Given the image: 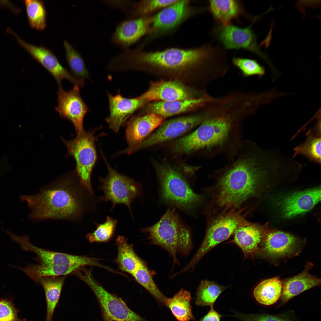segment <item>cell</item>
Wrapping results in <instances>:
<instances>
[{
    "mask_svg": "<svg viewBox=\"0 0 321 321\" xmlns=\"http://www.w3.org/2000/svg\"><path fill=\"white\" fill-rule=\"evenodd\" d=\"M204 119L198 128L177 140L172 146L179 154L202 152L210 159L220 155L227 162L234 158L243 143L244 121L255 114L252 100L240 91L211 96L204 106Z\"/></svg>",
    "mask_w": 321,
    "mask_h": 321,
    "instance_id": "1",
    "label": "cell"
},
{
    "mask_svg": "<svg viewBox=\"0 0 321 321\" xmlns=\"http://www.w3.org/2000/svg\"><path fill=\"white\" fill-rule=\"evenodd\" d=\"M285 167L284 158L275 149L244 140L234 158L212 173L215 182L205 212L215 215L241 208L268 177L281 174Z\"/></svg>",
    "mask_w": 321,
    "mask_h": 321,
    "instance_id": "2",
    "label": "cell"
},
{
    "mask_svg": "<svg viewBox=\"0 0 321 321\" xmlns=\"http://www.w3.org/2000/svg\"><path fill=\"white\" fill-rule=\"evenodd\" d=\"M125 61L131 71L145 67L171 70L199 68L212 81L222 71L224 54L220 45L212 43L193 48H172L157 51H144L141 45L127 50Z\"/></svg>",
    "mask_w": 321,
    "mask_h": 321,
    "instance_id": "3",
    "label": "cell"
},
{
    "mask_svg": "<svg viewBox=\"0 0 321 321\" xmlns=\"http://www.w3.org/2000/svg\"><path fill=\"white\" fill-rule=\"evenodd\" d=\"M77 178L74 172L69 173L36 194L21 195V201L26 202L31 210L29 218L35 221L81 219L85 210L84 189L77 183Z\"/></svg>",
    "mask_w": 321,
    "mask_h": 321,
    "instance_id": "4",
    "label": "cell"
},
{
    "mask_svg": "<svg viewBox=\"0 0 321 321\" xmlns=\"http://www.w3.org/2000/svg\"><path fill=\"white\" fill-rule=\"evenodd\" d=\"M8 234L13 241L19 244L22 250L33 252L37 255V257L33 259L38 264H28L24 268L16 267L25 273L36 284L41 277L67 276L86 266L107 268L96 258L44 249L31 244L27 235L18 236L10 232Z\"/></svg>",
    "mask_w": 321,
    "mask_h": 321,
    "instance_id": "5",
    "label": "cell"
},
{
    "mask_svg": "<svg viewBox=\"0 0 321 321\" xmlns=\"http://www.w3.org/2000/svg\"><path fill=\"white\" fill-rule=\"evenodd\" d=\"M152 244L166 250L172 257L173 264H179L177 255L189 254L193 247L191 233L174 209H169L152 226L142 229Z\"/></svg>",
    "mask_w": 321,
    "mask_h": 321,
    "instance_id": "6",
    "label": "cell"
},
{
    "mask_svg": "<svg viewBox=\"0 0 321 321\" xmlns=\"http://www.w3.org/2000/svg\"><path fill=\"white\" fill-rule=\"evenodd\" d=\"M246 208L232 209L224 213L212 215L207 224L204 238L193 258L183 268L186 271L193 268L202 257L213 248L229 238L237 227L246 220L248 214L243 213Z\"/></svg>",
    "mask_w": 321,
    "mask_h": 321,
    "instance_id": "7",
    "label": "cell"
},
{
    "mask_svg": "<svg viewBox=\"0 0 321 321\" xmlns=\"http://www.w3.org/2000/svg\"><path fill=\"white\" fill-rule=\"evenodd\" d=\"M98 129L84 130L72 140L66 141L61 138L67 148V155L72 156L75 160L74 172L80 185L91 195L94 194L91 177L97 160L95 135Z\"/></svg>",
    "mask_w": 321,
    "mask_h": 321,
    "instance_id": "8",
    "label": "cell"
},
{
    "mask_svg": "<svg viewBox=\"0 0 321 321\" xmlns=\"http://www.w3.org/2000/svg\"><path fill=\"white\" fill-rule=\"evenodd\" d=\"M92 269L85 267L73 275L84 281L95 296L100 305L103 321H147L132 310L121 298L106 290L93 278Z\"/></svg>",
    "mask_w": 321,
    "mask_h": 321,
    "instance_id": "9",
    "label": "cell"
},
{
    "mask_svg": "<svg viewBox=\"0 0 321 321\" xmlns=\"http://www.w3.org/2000/svg\"><path fill=\"white\" fill-rule=\"evenodd\" d=\"M161 185L162 197L166 202L183 209H190L201 196L194 193L181 175L169 164H155Z\"/></svg>",
    "mask_w": 321,
    "mask_h": 321,
    "instance_id": "10",
    "label": "cell"
},
{
    "mask_svg": "<svg viewBox=\"0 0 321 321\" xmlns=\"http://www.w3.org/2000/svg\"><path fill=\"white\" fill-rule=\"evenodd\" d=\"M102 155L108 168V174L105 178H99L102 184L98 188L104 194L100 200L105 202H111V210L118 204L125 205L132 216L131 203L133 200L141 195L140 186L133 179L118 173L111 167Z\"/></svg>",
    "mask_w": 321,
    "mask_h": 321,
    "instance_id": "11",
    "label": "cell"
},
{
    "mask_svg": "<svg viewBox=\"0 0 321 321\" xmlns=\"http://www.w3.org/2000/svg\"><path fill=\"white\" fill-rule=\"evenodd\" d=\"M7 31L15 36L18 43L52 75L59 87L62 86V81L64 79L80 88L83 86L84 80L77 78L70 73L51 50L43 46H37L26 42L10 28Z\"/></svg>",
    "mask_w": 321,
    "mask_h": 321,
    "instance_id": "12",
    "label": "cell"
},
{
    "mask_svg": "<svg viewBox=\"0 0 321 321\" xmlns=\"http://www.w3.org/2000/svg\"><path fill=\"white\" fill-rule=\"evenodd\" d=\"M203 112L179 117L163 122L154 133L133 150V152L168 141L199 125L204 119Z\"/></svg>",
    "mask_w": 321,
    "mask_h": 321,
    "instance_id": "13",
    "label": "cell"
},
{
    "mask_svg": "<svg viewBox=\"0 0 321 321\" xmlns=\"http://www.w3.org/2000/svg\"><path fill=\"white\" fill-rule=\"evenodd\" d=\"M251 25L243 28L231 24L221 26L218 31L219 39L226 49H243L257 54L273 70L274 68L268 57L257 44L256 36L251 28Z\"/></svg>",
    "mask_w": 321,
    "mask_h": 321,
    "instance_id": "14",
    "label": "cell"
},
{
    "mask_svg": "<svg viewBox=\"0 0 321 321\" xmlns=\"http://www.w3.org/2000/svg\"><path fill=\"white\" fill-rule=\"evenodd\" d=\"M80 89L74 86L73 89L66 91L62 86L59 87L57 91L58 105L55 108L61 118L72 122L77 134L84 130V119L89 110L80 95Z\"/></svg>",
    "mask_w": 321,
    "mask_h": 321,
    "instance_id": "15",
    "label": "cell"
},
{
    "mask_svg": "<svg viewBox=\"0 0 321 321\" xmlns=\"http://www.w3.org/2000/svg\"><path fill=\"white\" fill-rule=\"evenodd\" d=\"M190 1L177 0L152 16L149 34L164 32L171 30L188 17L203 10L191 7Z\"/></svg>",
    "mask_w": 321,
    "mask_h": 321,
    "instance_id": "16",
    "label": "cell"
},
{
    "mask_svg": "<svg viewBox=\"0 0 321 321\" xmlns=\"http://www.w3.org/2000/svg\"><path fill=\"white\" fill-rule=\"evenodd\" d=\"M164 118L153 113L132 117L128 122L126 136L129 147L120 152L129 154L130 152L146 139L163 122Z\"/></svg>",
    "mask_w": 321,
    "mask_h": 321,
    "instance_id": "17",
    "label": "cell"
},
{
    "mask_svg": "<svg viewBox=\"0 0 321 321\" xmlns=\"http://www.w3.org/2000/svg\"><path fill=\"white\" fill-rule=\"evenodd\" d=\"M109 115L106 119L110 128L115 132L137 110L147 102L140 96L125 98L119 93L113 95L108 92Z\"/></svg>",
    "mask_w": 321,
    "mask_h": 321,
    "instance_id": "18",
    "label": "cell"
},
{
    "mask_svg": "<svg viewBox=\"0 0 321 321\" xmlns=\"http://www.w3.org/2000/svg\"><path fill=\"white\" fill-rule=\"evenodd\" d=\"M152 16L127 19L117 26L111 38V43L125 49L149 34Z\"/></svg>",
    "mask_w": 321,
    "mask_h": 321,
    "instance_id": "19",
    "label": "cell"
},
{
    "mask_svg": "<svg viewBox=\"0 0 321 321\" xmlns=\"http://www.w3.org/2000/svg\"><path fill=\"white\" fill-rule=\"evenodd\" d=\"M321 188L316 187L294 192L284 197L281 203L284 216L292 218L311 210L321 200Z\"/></svg>",
    "mask_w": 321,
    "mask_h": 321,
    "instance_id": "20",
    "label": "cell"
},
{
    "mask_svg": "<svg viewBox=\"0 0 321 321\" xmlns=\"http://www.w3.org/2000/svg\"><path fill=\"white\" fill-rule=\"evenodd\" d=\"M261 251L270 258L277 259L294 254L299 248L300 241L287 233L274 231L266 235Z\"/></svg>",
    "mask_w": 321,
    "mask_h": 321,
    "instance_id": "21",
    "label": "cell"
},
{
    "mask_svg": "<svg viewBox=\"0 0 321 321\" xmlns=\"http://www.w3.org/2000/svg\"><path fill=\"white\" fill-rule=\"evenodd\" d=\"M211 96L207 93L199 97L171 101H154L149 103L144 109L165 118L203 107Z\"/></svg>",
    "mask_w": 321,
    "mask_h": 321,
    "instance_id": "22",
    "label": "cell"
},
{
    "mask_svg": "<svg viewBox=\"0 0 321 321\" xmlns=\"http://www.w3.org/2000/svg\"><path fill=\"white\" fill-rule=\"evenodd\" d=\"M266 234L260 226L246 220L235 231L232 242L240 248L245 257H247L259 251L258 245Z\"/></svg>",
    "mask_w": 321,
    "mask_h": 321,
    "instance_id": "23",
    "label": "cell"
},
{
    "mask_svg": "<svg viewBox=\"0 0 321 321\" xmlns=\"http://www.w3.org/2000/svg\"><path fill=\"white\" fill-rule=\"evenodd\" d=\"M313 266L312 263L307 262L302 272L284 281L280 298L281 301L278 307L283 306L291 299L303 292L320 285V278L309 273V270Z\"/></svg>",
    "mask_w": 321,
    "mask_h": 321,
    "instance_id": "24",
    "label": "cell"
},
{
    "mask_svg": "<svg viewBox=\"0 0 321 321\" xmlns=\"http://www.w3.org/2000/svg\"><path fill=\"white\" fill-rule=\"evenodd\" d=\"M140 96L147 102L171 101L190 98L185 87L181 83L174 81L152 82L148 90Z\"/></svg>",
    "mask_w": 321,
    "mask_h": 321,
    "instance_id": "25",
    "label": "cell"
},
{
    "mask_svg": "<svg viewBox=\"0 0 321 321\" xmlns=\"http://www.w3.org/2000/svg\"><path fill=\"white\" fill-rule=\"evenodd\" d=\"M320 118L306 133V139L293 149L292 158L298 155L306 158L310 161L320 165L321 162V133Z\"/></svg>",
    "mask_w": 321,
    "mask_h": 321,
    "instance_id": "26",
    "label": "cell"
},
{
    "mask_svg": "<svg viewBox=\"0 0 321 321\" xmlns=\"http://www.w3.org/2000/svg\"><path fill=\"white\" fill-rule=\"evenodd\" d=\"M240 1L234 0H211L208 9L214 19L221 26L231 24L232 20L238 17L243 12Z\"/></svg>",
    "mask_w": 321,
    "mask_h": 321,
    "instance_id": "27",
    "label": "cell"
},
{
    "mask_svg": "<svg viewBox=\"0 0 321 321\" xmlns=\"http://www.w3.org/2000/svg\"><path fill=\"white\" fill-rule=\"evenodd\" d=\"M67 276H48L40 278L37 284L43 287L47 303L45 321H52L59 302L65 279Z\"/></svg>",
    "mask_w": 321,
    "mask_h": 321,
    "instance_id": "28",
    "label": "cell"
},
{
    "mask_svg": "<svg viewBox=\"0 0 321 321\" xmlns=\"http://www.w3.org/2000/svg\"><path fill=\"white\" fill-rule=\"evenodd\" d=\"M117 255L116 262L122 271L132 275L143 262L135 253L133 246L124 236L119 235L116 240Z\"/></svg>",
    "mask_w": 321,
    "mask_h": 321,
    "instance_id": "29",
    "label": "cell"
},
{
    "mask_svg": "<svg viewBox=\"0 0 321 321\" xmlns=\"http://www.w3.org/2000/svg\"><path fill=\"white\" fill-rule=\"evenodd\" d=\"M190 292L181 289L173 297L167 298L165 306L168 308L178 321L194 320L191 304Z\"/></svg>",
    "mask_w": 321,
    "mask_h": 321,
    "instance_id": "30",
    "label": "cell"
},
{
    "mask_svg": "<svg viewBox=\"0 0 321 321\" xmlns=\"http://www.w3.org/2000/svg\"><path fill=\"white\" fill-rule=\"evenodd\" d=\"M282 288V283L278 277L266 279L262 281L255 288L254 295L260 303L271 305L280 298Z\"/></svg>",
    "mask_w": 321,
    "mask_h": 321,
    "instance_id": "31",
    "label": "cell"
},
{
    "mask_svg": "<svg viewBox=\"0 0 321 321\" xmlns=\"http://www.w3.org/2000/svg\"><path fill=\"white\" fill-rule=\"evenodd\" d=\"M136 281L152 296L156 301L165 306L167 297L160 291L155 283L150 272L143 262L132 275Z\"/></svg>",
    "mask_w": 321,
    "mask_h": 321,
    "instance_id": "32",
    "label": "cell"
},
{
    "mask_svg": "<svg viewBox=\"0 0 321 321\" xmlns=\"http://www.w3.org/2000/svg\"><path fill=\"white\" fill-rule=\"evenodd\" d=\"M225 289L226 287L213 281H202L197 290L195 304L199 306L213 307L216 300Z\"/></svg>",
    "mask_w": 321,
    "mask_h": 321,
    "instance_id": "33",
    "label": "cell"
},
{
    "mask_svg": "<svg viewBox=\"0 0 321 321\" xmlns=\"http://www.w3.org/2000/svg\"><path fill=\"white\" fill-rule=\"evenodd\" d=\"M177 0H143L134 2L126 12L127 19L149 16L153 12L163 9Z\"/></svg>",
    "mask_w": 321,
    "mask_h": 321,
    "instance_id": "34",
    "label": "cell"
},
{
    "mask_svg": "<svg viewBox=\"0 0 321 321\" xmlns=\"http://www.w3.org/2000/svg\"><path fill=\"white\" fill-rule=\"evenodd\" d=\"M24 3L30 26L37 30H44L46 26V11L43 1L25 0Z\"/></svg>",
    "mask_w": 321,
    "mask_h": 321,
    "instance_id": "35",
    "label": "cell"
},
{
    "mask_svg": "<svg viewBox=\"0 0 321 321\" xmlns=\"http://www.w3.org/2000/svg\"><path fill=\"white\" fill-rule=\"evenodd\" d=\"M63 44L66 62L73 75L80 78H88L89 73L80 54L66 40H64Z\"/></svg>",
    "mask_w": 321,
    "mask_h": 321,
    "instance_id": "36",
    "label": "cell"
},
{
    "mask_svg": "<svg viewBox=\"0 0 321 321\" xmlns=\"http://www.w3.org/2000/svg\"><path fill=\"white\" fill-rule=\"evenodd\" d=\"M117 223V220L107 216L104 223H95L96 227L95 230L88 234L86 237L90 243L107 242L114 236Z\"/></svg>",
    "mask_w": 321,
    "mask_h": 321,
    "instance_id": "37",
    "label": "cell"
},
{
    "mask_svg": "<svg viewBox=\"0 0 321 321\" xmlns=\"http://www.w3.org/2000/svg\"><path fill=\"white\" fill-rule=\"evenodd\" d=\"M233 65L241 72L243 75L247 77L253 75L261 77L265 73L264 67L257 60L239 57H234L232 59Z\"/></svg>",
    "mask_w": 321,
    "mask_h": 321,
    "instance_id": "38",
    "label": "cell"
},
{
    "mask_svg": "<svg viewBox=\"0 0 321 321\" xmlns=\"http://www.w3.org/2000/svg\"><path fill=\"white\" fill-rule=\"evenodd\" d=\"M18 311L11 300L8 298L0 299V321H25V319L18 317Z\"/></svg>",
    "mask_w": 321,
    "mask_h": 321,
    "instance_id": "39",
    "label": "cell"
},
{
    "mask_svg": "<svg viewBox=\"0 0 321 321\" xmlns=\"http://www.w3.org/2000/svg\"><path fill=\"white\" fill-rule=\"evenodd\" d=\"M236 316L243 321H289L281 317L269 315L237 313Z\"/></svg>",
    "mask_w": 321,
    "mask_h": 321,
    "instance_id": "40",
    "label": "cell"
},
{
    "mask_svg": "<svg viewBox=\"0 0 321 321\" xmlns=\"http://www.w3.org/2000/svg\"><path fill=\"white\" fill-rule=\"evenodd\" d=\"M103 2L110 7L121 9L128 12L133 6L135 2L127 0H104Z\"/></svg>",
    "mask_w": 321,
    "mask_h": 321,
    "instance_id": "41",
    "label": "cell"
},
{
    "mask_svg": "<svg viewBox=\"0 0 321 321\" xmlns=\"http://www.w3.org/2000/svg\"><path fill=\"white\" fill-rule=\"evenodd\" d=\"M221 317V315L215 311L213 307H211L208 313L199 321H220Z\"/></svg>",
    "mask_w": 321,
    "mask_h": 321,
    "instance_id": "42",
    "label": "cell"
}]
</instances>
